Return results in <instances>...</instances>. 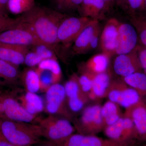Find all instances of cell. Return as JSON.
<instances>
[{
    "label": "cell",
    "mask_w": 146,
    "mask_h": 146,
    "mask_svg": "<svg viewBox=\"0 0 146 146\" xmlns=\"http://www.w3.org/2000/svg\"><path fill=\"white\" fill-rule=\"evenodd\" d=\"M92 20L86 17H66L60 24L58 30V43L68 46L74 42Z\"/></svg>",
    "instance_id": "obj_8"
},
{
    "label": "cell",
    "mask_w": 146,
    "mask_h": 146,
    "mask_svg": "<svg viewBox=\"0 0 146 146\" xmlns=\"http://www.w3.org/2000/svg\"><path fill=\"white\" fill-rule=\"evenodd\" d=\"M100 34V26L97 28L93 35L89 46V50L94 49L96 48L99 41Z\"/></svg>",
    "instance_id": "obj_37"
},
{
    "label": "cell",
    "mask_w": 146,
    "mask_h": 146,
    "mask_svg": "<svg viewBox=\"0 0 146 146\" xmlns=\"http://www.w3.org/2000/svg\"><path fill=\"white\" fill-rule=\"evenodd\" d=\"M22 22L28 25L43 44L57 53V32L66 17L62 13L46 7L35 5L20 16Z\"/></svg>",
    "instance_id": "obj_1"
},
{
    "label": "cell",
    "mask_w": 146,
    "mask_h": 146,
    "mask_svg": "<svg viewBox=\"0 0 146 146\" xmlns=\"http://www.w3.org/2000/svg\"><path fill=\"white\" fill-rule=\"evenodd\" d=\"M39 74L40 83V91H46L52 84L56 83L54 77L52 73L46 70H41L36 68Z\"/></svg>",
    "instance_id": "obj_29"
},
{
    "label": "cell",
    "mask_w": 146,
    "mask_h": 146,
    "mask_svg": "<svg viewBox=\"0 0 146 146\" xmlns=\"http://www.w3.org/2000/svg\"><path fill=\"white\" fill-rule=\"evenodd\" d=\"M0 146H15L9 143L2 135L0 132Z\"/></svg>",
    "instance_id": "obj_40"
},
{
    "label": "cell",
    "mask_w": 146,
    "mask_h": 146,
    "mask_svg": "<svg viewBox=\"0 0 146 146\" xmlns=\"http://www.w3.org/2000/svg\"><path fill=\"white\" fill-rule=\"evenodd\" d=\"M110 57L102 53L92 56L84 63L82 70L93 75L105 72L109 65Z\"/></svg>",
    "instance_id": "obj_21"
},
{
    "label": "cell",
    "mask_w": 146,
    "mask_h": 146,
    "mask_svg": "<svg viewBox=\"0 0 146 146\" xmlns=\"http://www.w3.org/2000/svg\"><path fill=\"white\" fill-rule=\"evenodd\" d=\"M0 42L27 47L42 44L31 28L23 22L16 27L0 33Z\"/></svg>",
    "instance_id": "obj_6"
},
{
    "label": "cell",
    "mask_w": 146,
    "mask_h": 146,
    "mask_svg": "<svg viewBox=\"0 0 146 146\" xmlns=\"http://www.w3.org/2000/svg\"><path fill=\"white\" fill-rule=\"evenodd\" d=\"M120 23L115 19H110L106 23L100 36V48L103 53L110 58L115 54L118 29Z\"/></svg>",
    "instance_id": "obj_14"
},
{
    "label": "cell",
    "mask_w": 146,
    "mask_h": 146,
    "mask_svg": "<svg viewBox=\"0 0 146 146\" xmlns=\"http://www.w3.org/2000/svg\"><path fill=\"white\" fill-rule=\"evenodd\" d=\"M68 107L74 112L81 110L89 100L88 96L82 91L76 74L71 76L64 86Z\"/></svg>",
    "instance_id": "obj_10"
},
{
    "label": "cell",
    "mask_w": 146,
    "mask_h": 146,
    "mask_svg": "<svg viewBox=\"0 0 146 146\" xmlns=\"http://www.w3.org/2000/svg\"><path fill=\"white\" fill-rule=\"evenodd\" d=\"M61 146H135L131 144L123 143L104 139L96 135H86L74 133Z\"/></svg>",
    "instance_id": "obj_15"
},
{
    "label": "cell",
    "mask_w": 146,
    "mask_h": 146,
    "mask_svg": "<svg viewBox=\"0 0 146 146\" xmlns=\"http://www.w3.org/2000/svg\"><path fill=\"white\" fill-rule=\"evenodd\" d=\"M138 42V35L135 27L131 24L120 23L115 54L118 55L131 52L137 47Z\"/></svg>",
    "instance_id": "obj_11"
},
{
    "label": "cell",
    "mask_w": 146,
    "mask_h": 146,
    "mask_svg": "<svg viewBox=\"0 0 146 146\" xmlns=\"http://www.w3.org/2000/svg\"><path fill=\"white\" fill-rule=\"evenodd\" d=\"M82 3L86 7H92L95 11H98L103 8L104 1V0H83Z\"/></svg>",
    "instance_id": "obj_36"
},
{
    "label": "cell",
    "mask_w": 146,
    "mask_h": 146,
    "mask_svg": "<svg viewBox=\"0 0 146 146\" xmlns=\"http://www.w3.org/2000/svg\"><path fill=\"white\" fill-rule=\"evenodd\" d=\"M18 67L0 59V78L6 84H16L21 77Z\"/></svg>",
    "instance_id": "obj_24"
},
{
    "label": "cell",
    "mask_w": 146,
    "mask_h": 146,
    "mask_svg": "<svg viewBox=\"0 0 146 146\" xmlns=\"http://www.w3.org/2000/svg\"><path fill=\"white\" fill-rule=\"evenodd\" d=\"M137 50L142 70L146 75V48L139 44L137 46Z\"/></svg>",
    "instance_id": "obj_34"
},
{
    "label": "cell",
    "mask_w": 146,
    "mask_h": 146,
    "mask_svg": "<svg viewBox=\"0 0 146 146\" xmlns=\"http://www.w3.org/2000/svg\"></svg>",
    "instance_id": "obj_48"
},
{
    "label": "cell",
    "mask_w": 146,
    "mask_h": 146,
    "mask_svg": "<svg viewBox=\"0 0 146 146\" xmlns=\"http://www.w3.org/2000/svg\"><path fill=\"white\" fill-rule=\"evenodd\" d=\"M33 50L39 55L43 60L50 58H56V53L53 50L44 44L34 46Z\"/></svg>",
    "instance_id": "obj_32"
},
{
    "label": "cell",
    "mask_w": 146,
    "mask_h": 146,
    "mask_svg": "<svg viewBox=\"0 0 146 146\" xmlns=\"http://www.w3.org/2000/svg\"><path fill=\"white\" fill-rule=\"evenodd\" d=\"M0 132L15 146H31L41 137L38 124L0 119Z\"/></svg>",
    "instance_id": "obj_2"
},
{
    "label": "cell",
    "mask_w": 146,
    "mask_h": 146,
    "mask_svg": "<svg viewBox=\"0 0 146 146\" xmlns=\"http://www.w3.org/2000/svg\"><path fill=\"white\" fill-rule=\"evenodd\" d=\"M145 6L146 7V0H145Z\"/></svg>",
    "instance_id": "obj_46"
},
{
    "label": "cell",
    "mask_w": 146,
    "mask_h": 146,
    "mask_svg": "<svg viewBox=\"0 0 146 146\" xmlns=\"http://www.w3.org/2000/svg\"><path fill=\"white\" fill-rule=\"evenodd\" d=\"M141 146H146V143L144 144L143 145Z\"/></svg>",
    "instance_id": "obj_45"
},
{
    "label": "cell",
    "mask_w": 146,
    "mask_h": 146,
    "mask_svg": "<svg viewBox=\"0 0 146 146\" xmlns=\"http://www.w3.org/2000/svg\"><path fill=\"white\" fill-rule=\"evenodd\" d=\"M101 114L106 127L114 123L123 115L119 106L110 100L102 106Z\"/></svg>",
    "instance_id": "obj_25"
},
{
    "label": "cell",
    "mask_w": 146,
    "mask_h": 146,
    "mask_svg": "<svg viewBox=\"0 0 146 146\" xmlns=\"http://www.w3.org/2000/svg\"><path fill=\"white\" fill-rule=\"evenodd\" d=\"M5 84V82H4L3 81H2L1 80H0V85H3V84Z\"/></svg>",
    "instance_id": "obj_43"
},
{
    "label": "cell",
    "mask_w": 146,
    "mask_h": 146,
    "mask_svg": "<svg viewBox=\"0 0 146 146\" xmlns=\"http://www.w3.org/2000/svg\"><path fill=\"white\" fill-rule=\"evenodd\" d=\"M102 106L94 104L84 109L76 129L80 134L96 135L104 131L105 124L101 114Z\"/></svg>",
    "instance_id": "obj_4"
},
{
    "label": "cell",
    "mask_w": 146,
    "mask_h": 146,
    "mask_svg": "<svg viewBox=\"0 0 146 146\" xmlns=\"http://www.w3.org/2000/svg\"><path fill=\"white\" fill-rule=\"evenodd\" d=\"M0 15H3V16H7V14H6L4 13L2 11V10L0 8Z\"/></svg>",
    "instance_id": "obj_42"
},
{
    "label": "cell",
    "mask_w": 146,
    "mask_h": 146,
    "mask_svg": "<svg viewBox=\"0 0 146 146\" xmlns=\"http://www.w3.org/2000/svg\"><path fill=\"white\" fill-rule=\"evenodd\" d=\"M81 75L78 76V81L82 91L88 96L92 88L93 77L94 75L82 70Z\"/></svg>",
    "instance_id": "obj_31"
},
{
    "label": "cell",
    "mask_w": 146,
    "mask_h": 146,
    "mask_svg": "<svg viewBox=\"0 0 146 146\" xmlns=\"http://www.w3.org/2000/svg\"><path fill=\"white\" fill-rule=\"evenodd\" d=\"M111 80L107 71L94 75L93 77L92 90L88 95L89 99L95 100L107 97Z\"/></svg>",
    "instance_id": "obj_19"
},
{
    "label": "cell",
    "mask_w": 146,
    "mask_h": 146,
    "mask_svg": "<svg viewBox=\"0 0 146 146\" xmlns=\"http://www.w3.org/2000/svg\"><path fill=\"white\" fill-rule=\"evenodd\" d=\"M29 47L0 42V59L19 66L24 63Z\"/></svg>",
    "instance_id": "obj_17"
},
{
    "label": "cell",
    "mask_w": 146,
    "mask_h": 146,
    "mask_svg": "<svg viewBox=\"0 0 146 146\" xmlns=\"http://www.w3.org/2000/svg\"><path fill=\"white\" fill-rule=\"evenodd\" d=\"M38 125L41 137L56 146H62L76 130L68 119L52 115L39 120Z\"/></svg>",
    "instance_id": "obj_3"
},
{
    "label": "cell",
    "mask_w": 146,
    "mask_h": 146,
    "mask_svg": "<svg viewBox=\"0 0 146 146\" xmlns=\"http://www.w3.org/2000/svg\"><path fill=\"white\" fill-rule=\"evenodd\" d=\"M128 1L131 8L137 9L141 7L145 0H128Z\"/></svg>",
    "instance_id": "obj_38"
},
{
    "label": "cell",
    "mask_w": 146,
    "mask_h": 146,
    "mask_svg": "<svg viewBox=\"0 0 146 146\" xmlns=\"http://www.w3.org/2000/svg\"><path fill=\"white\" fill-rule=\"evenodd\" d=\"M129 86L137 91L142 101L146 104V75L143 72H137L123 78Z\"/></svg>",
    "instance_id": "obj_22"
},
{
    "label": "cell",
    "mask_w": 146,
    "mask_h": 146,
    "mask_svg": "<svg viewBox=\"0 0 146 146\" xmlns=\"http://www.w3.org/2000/svg\"><path fill=\"white\" fill-rule=\"evenodd\" d=\"M46 108L48 113L60 115L67 119L70 117L65 104L66 97L64 86L59 83L52 84L46 91Z\"/></svg>",
    "instance_id": "obj_9"
},
{
    "label": "cell",
    "mask_w": 146,
    "mask_h": 146,
    "mask_svg": "<svg viewBox=\"0 0 146 146\" xmlns=\"http://www.w3.org/2000/svg\"><path fill=\"white\" fill-rule=\"evenodd\" d=\"M103 131L108 138L119 143L135 145L139 141L133 122L124 115L116 122L106 126Z\"/></svg>",
    "instance_id": "obj_5"
},
{
    "label": "cell",
    "mask_w": 146,
    "mask_h": 146,
    "mask_svg": "<svg viewBox=\"0 0 146 146\" xmlns=\"http://www.w3.org/2000/svg\"><path fill=\"white\" fill-rule=\"evenodd\" d=\"M43 60H44L42 57L34 51H29L25 57L24 63L29 68H34L37 66Z\"/></svg>",
    "instance_id": "obj_33"
},
{
    "label": "cell",
    "mask_w": 146,
    "mask_h": 146,
    "mask_svg": "<svg viewBox=\"0 0 146 146\" xmlns=\"http://www.w3.org/2000/svg\"><path fill=\"white\" fill-rule=\"evenodd\" d=\"M123 115L133 122L138 140L146 142V105L143 101L125 109Z\"/></svg>",
    "instance_id": "obj_16"
},
{
    "label": "cell",
    "mask_w": 146,
    "mask_h": 146,
    "mask_svg": "<svg viewBox=\"0 0 146 146\" xmlns=\"http://www.w3.org/2000/svg\"><path fill=\"white\" fill-rule=\"evenodd\" d=\"M35 5V0H9L7 10L15 15H22Z\"/></svg>",
    "instance_id": "obj_26"
},
{
    "label": "cell",
    "mask_w": 146,
    "mask_h": 146,
    "mask_svg": "<svg viewBox=\"0 0 146 146\" xmlns=\"http://www.w3.org/2000/svg\"><path fill=\"white\" fill-rule=\"evenodd\" d=\"M34 146V145H33V146Z\"/></svg>",
    "instance_id": "obj_47"
},
{
    "label": "cell",
    "mask_w": 146,
    "mask_h": 146,
    "mask_svg": "<svg viewBox=\"0 0 146 146\" xmlns=\"http://www.w3.org/2000/svg\"><path fill=\"white\" fill-rule=\"evenodd\" d=\"M37 68L51 72L54 76L56 83H58L62 77V71L57 58H50L43 60L37 65Z\"/></svg>",
    "instance_id": "obj_27"
},
{
    "label": "cell",
    "mask_w": 146,
    "mask_h": 146,
    "mask_svg": "<svg viewBox=\"0 0 146 146\" xmlns=\"http://www.w3.org/2000/svg\"><path fill=\"white\" fill-rule=\"evenodd\" d=\"M33 68L25 69L21 73L20 79L27 91L36 94L40 90V79L36 69Z\"/></svg>",
    "instance_id": "obj_23"
},
{
    "label": "cell",
    "mask_w": 146,
    "mask_h": 146,
    "mask_svg": "<svg viewBox=\"0 0 146 146\" xmlns=\"http://www.w3.org/2000/svg\"><path fill=\"white\" fill-rule=\"evenodd\" d=\"M104 1H110V0H104Z\"/></svg>",
    "instance_id": "obj_44"
},
{
    "label": "cell",
    "mask_w": 146,
    "mask_h": 146,
    "mask_svg": "<svg viewBox=\"0 0 146 146\" xmlns=\"http://www.w3.org/2000/svg\"><path fill=\"white\" fill-rule=\"evenodd\" d=\"M9 0H0V8L5 14L7 13V3Z\"/></svg>",
    "instance_id": "obj_41"
},
{
    "label": "cell",
    "mask_w": 146,
    "mask_h": 146,
    "mask_svg": "<svg viewBox=\"0 0 146 146\" xmlns=\"http://www.w3.org/2000/svg\"><path fill=\"white\" fill-rule=\"evenodd\" d=\"M114 70L117 74L123 78L134 73L143 72L137 46L129 53L118 55L114 61Z\"/></svg>",
    "instance_id": "obj_13"
},
{
    "label": "cell",
    "mask_w": 146,
    "mask_h": 146,
    "mask_svg": "<svg viewBox=\"0 0 146 146\" xmlns=\"http://www.w3.org/2000/svg\"><path fill=\"white\" fill-rule=\"evenodd\" d=\"M131 22L137 31L138 42L146 48V18H133Z\"/></svg>",
    "instance_id": "obj_28"
},
{
    "label": "cell",
    "mask_w": 146,
    "mask_h": 146,
    "mask_svg": "<svg viewBox=\"0 0 146 146\" xmlns=\"http://www.w3.org/2000/svg\"><path fill=\"white\" fill-rule=\"evenodd\" d=\"M23 23L20 17L11 18L8 16L0 15V33L18 27Z\"/></svg>",
    "instance_id": "obj_30"
},
{
    "label": "cell",
    "mask_w": 146,
    "mask_h": 146,
    "mask_svg": "<svg viewBox=\"0 0 146 146\" xmlns=\"http://www.w3.org/2000/svg\"><path fill=\"white\" fill-rule=\"evenodd\" d=\"M18 100L25 109L32 115L36 116L44 108L43 100L36 93L27 91L26 94L18 98Z\"/></svg>",
    "instance_id": "obj_20"
},
{
    "label": "cell",
    "mask_w": 146,
    "mask_h": 146,
    "mask_svg": "<svg viewBox=\"0 0 146 146\" xmlns=\"http://www.w3.org/2000/svg\"><path fill=\"white\" fill-rule=\"evenodd\" d=\"M83 0H53L55 4L57 5L59 9L68 7L72 6L79 5L81 4Z\"/></svg>",
    "instance_id": "obj_35"
},
{
    "label": "cell",
    "mask_w": 146,
    "mask_h": 146,
    "mask_svg": "<svg viewBox=\"0 0 146 146\" xmlns=\"http://www.w3.org/2000/svg\"><path fill=\"white\" fill-rule=\"evenodd\" d=\"M100 26L99 22L98 21L92 20L74 42L72 47L73 54H82L89 50V46L93 35Z\"/></svg>",
    "instance_id": "obj_18"
},
{
    "label": "cell",
    "mask_w": 146,
    "mask_h": 146,
    "mask_svg": "<svg viewBox=\"0 0 146 146\" xmlns=\"http://www.w3.org/2000/svg\"><path fill=\"white\" fill-rule=\"evenodd\" d=\"M1 94L7 119L29 123L36 120V116L30 114L12 95Z\"/></svg>",
    "instance_id": "obj_12"
},
{
    "label": "cell",
    "mask_w": 146,
    "mask_h": 146,
    "mask_svg": "<svg viewBox=\"0 0 146 146\" xmlns=\"http://www.w3.org/2000/svg\"><path fill=\"white\" fill-rule=\"evenodd\" d=\"M107 97L109 100L125 109L142 101L137 91L123 80L111 81Z\"/></svg>",
    "instance_id": "obj_7"
},
{
    "label": "cell",
    "mask_w": 146,
    "mask_h": 146,
    "mask_svg": "<svg viewBox=\"0 0 146 146\" xmlns=\"http://www.w3.org/2000/svg\"><path fill=\"white\" fill-rule=\"evenodd\" d=\"M0 119H7L6 117L2 98L1 94H0Z\"/></svg>",
    "instance_id": "obj_39"
}]
</instances>
